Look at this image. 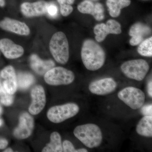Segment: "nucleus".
Returning <instances> with one entry per match:
<instances>
[{
	"label": "nucleus",
	"mask_w": 152,
	"mask_h": 152,
	"mask_svg": "<svg viewBox=\"0 0 152 152\" xmlns=\"http://www.w3.org/2000/svg\"><path fill=\"white\" fill-rule=\"evenodd\" d=\"M81 55L83 64L88 70H97L103 66L105 61L106 53L104 49L91 39L83 42Z\"/></svg>",
	"instance_id": "f257e3e1"
},
{
	"label": "nucleus",
	"mask_w": 152,
	"mask_h": 152,
	"mask_svg": "<svg viewBox=\"0 0 152 152\" xmlns=\"http://www.w3.org/2000/svg\"><path fill=\"white\" fill-rule=\"evenodd\" d=\"M74 134L82 143L90 148L99 146L103 140L102 131L94 124H88L77 126L74 130Z\"/></svg>",
	"instance_id": "f03ea898"
},
{
	"label": "nucleus",
	"mask_w": 152,
	"mask_h": 152,
	"mask_svg": "<svg viewBox=\"0 0 152 152\" xmlns=\"http://www.w3.org/2000/svg\"><path fill=\"white\" fill-rule=\"evenodd\" d=\"M49 47L51 53L57 62L62 64L67 63L69 57V42L64 33H55L50 41Z\"/></svg>",
	"instance_id": "7ed1b4c3"
},
{
	"label": "nucleus",
	"mask_w": 152,
	"mask_h": 152,
	"mask_svg": "<svg viewBox=\"0 0 152 152\" xmlns=\"http://www.w3.org/2000/svg\"><path fill=\"white\" fill-rule=\"evenodd\" d=\"M121 70L126 77L137 81L142 80L149 70L150 66L145 60H130L123 63Z\"/></svg>",
	"instance_id": "20e7f679"
},
{
	"label": "nucleus",
	"mask_w": 152,
	"mask_h": 152,
	"mask_svg": "<svg viewBox=\"0 0 152 152\" xmlns=\"http://www.w3.org/2000/svg\"><path fill=\"white\" fill-rule=\"evenodd\" d=\"M79 111L77 104L69 103L52 107L47 113V117L52 122L59 124L75 116Z\"/></svg>",
	"instance_id": "39448f33"
},
{
	"label": "nucleus",
	"mask_w": 152,
	"mask_h": 152,
	"mask_svg": "<svg viewBox=\"0 0 152 152\" xmlns=\"http://www.w3.org/2000/svg\"><path fill=\"white\" fill-rule=\"evenodd\" d=\"M75 79L74 73L62 67H54L44 75L45 81L51 86L69 85Z\"/></svg>",
	"instance_id": "423d86ee"
},
{
	"label": "nucleus",
	"mask_w": 152,
	"mask_h": 152,
	"mask_svg": "<svg viewBox=\"0 0 152 152\" xmlns=\"http://www.w3.org/2000/svg\"><path fill=\"white\" fill-rule=\"evenodd\" d=\"M118 97L133 110L142 107L145 99V94L142 90L133 87H126L120 91Z\"/></svg>",
	"instance_id": "0eeeda50"
},
{
	"label": "nucleus",
	"mask_w": 152,
	"mask_h": 152,
	"mask_svg": "<svg viewBox=\"0 0 152 152\" xmlns=\"http://www.w3.org/2000/svg\"><path fill=\"white\" fill-rule=\"evenodd\" d=\"M34 127V118L27 113L21 114L19 119V124L15 129L13 135L19 140H24L31 135Z\"/></svg>",
	"instance_id": "6e6552de"
},
{
	"label": "nucleus",
	"mask_w": 152,
	"mask_h": 152,
	"mask_svg": "<svg viewBox=\"0 0 152 152\" xmlns=\"http://www.w3.org/2000/svg\"><path fill=\"white\" fill-rule=\"evenodd\" d=\"M32 102L28 108L29 112L32 115H37L43 110L46 104L45 93L43 87L36 86L31 91Z\"/></svg>",
	"instance_id": "1a4fd4ad"
},
{
	"label": "nucleus",
	"mask_w": 152,
	"mask_h": 152,
	"mask_svg": "<svg viewBox=\"0 0 152 152\" xmlns=\"http://www.w3.org/2000/svg\"><path fill=\"white\" fill-rule=\"evenodd\" d=\"M117 87V83L113 79L106 78L92 82L89 89L93 94L103 96L113 92Z\"/></svg>",
	"instance_id": "9d476101"
},
{
	"label": "nucleus",
	"mask_w": 152,
	"mask_h": 152,
	"mask_svg": "<svg viewBox=\"0 0 152 152\" xmlns=\"http://www.w3.org/2000/svg\"><path fill=\"white\" fill-rule=\"evenodd\" d=\"M0 28L21 36L29 35L31 32L29 28L25 23L9 18H5L0 21Z\"/></svg>",
	"instance_id": "9b49d317"
},
{
	"label": "nucleus",
	"mask_w": 152,
	"mask_h": 152,
	"mask_svg": "<svg viewBox=\"0 0 152 152\" xmlns=\"http://www.w3.org/2000/svg\"><path fill=\"white\" fill-rule=\"evenodd\" d=\"M0 51L7 58L15 59L21 57L24 50L21 46L16 44L7 38L0 40Z\"/></svg>",
	"instance_id": "f8f14e48"
},
{
	"label": "nucleus",
	"mask_w": 152,
	"mask_h": 152,
	"mask_svg": "<svg viewBox=\"0 0 152 152\" xmlns=\"http://www.w3.org/2000/svg\"><path fill=\"white\" fill-rule=\"evenodd\" d=\"M48 5L47 2L43 1L34 3L26 2L21 5V12L27 18L40 16L46 13Z\"/></svg>",
	"instance_id": "ddd939ff"
},
{
	"label": "nucleus",
	"mask_w": 152,
	"mask_h": 152,
	"mask_svg": "<svg viewBox=\"0 0 152 152\" xmlns=\"http://www.w3.org/2000/svg\"><path fill=\"white\" fill-rule=\"evenodd\" d=\"M1 77L4 79L2 84L7 92L13 95L18 89L17 75L13 67L8 66L3 69L0 73Z\"/></svg>",
	"instance_id": "4468645a"
},
{
	"label": "nucleus",
	"mask_w": 152,
	"mask_h": 152,
	"mask_svg": "<svg viewBox=\"0 0 152 152\" xmlns=\"http://www.w3.org/2000/svg\"><path fill=\"white\" fill-rule=\"evenodd\" d=\"M30 63L31 68L37 74L42 75L55 66L54 62L51 60L41 59L37 55L33 54L30 56Z\"/></svg>",
	"instance_id": "2eb2a0df"
},
{
	"label": "nucleus",
	"mask_w": 152,
	"mask_h": 152,
	"mask_svg": "<svg viewBox=\"0 0 152 152\" xmlns=\"http://www.w3.org/2000/svg\"><path fill=\"white\" fill-rule=\"evenodd\" d=\"M136 132L140 135L152 137V116H144L139 121L136 127Z\"/></svg>",
	"instance_id": "dca6fc26"
},
{
	"label": "nucleus",
	"mask_w": 152,
	"mask_h": 152,
	"mask_svg": "<svg viewBox=\"0 0 152 152\" xmlns=\"http://www.w3.org/2000/svg\"><path fill=\"white\" fill-rule=\"evenodd\" d=\"M42 152H63L61 138L57 132H54L51 134L50 141L47 144L42 150Z\"/></svg>",
	"instance_id": "f3484780"
},
{
	"label": "nucleus",
	"mask_w": 152,
	"mask_h": 152,
	"mask_svg": "<svg viewBox=\"0 0 152 152\" xmlns=\"http://www.w3.org/2000/svg\"><path fill=\"white\" fill-rule=\"evenodd\" d=\"M18 88L21 90L28 88L35 82V78L31 74L27 72L19 73L17 76Z\"/></svg>",
	"instance_id": "a211bd4d"
},
{
	"label": "nucleus",
	"mask_w": 152,
	"mask_h": 152,
	"mask_svg": "<svg viewBox=\"0 0 152 152\" xmlns=\"http://www.w3.org/2000/svg\"><path fill=\"white\" fill-rule=\"evenodd\" d=\"M151 33V28L147 25L140 23H136L131 27L129 34L131 37L144 38Z\"/></svg>",
	"instance_id": "6ab92c4d"
},
{
	"label": "nucleus",
	"mask_w": 152,
	"mask_h": 152,
	"mask_svg": "<svg viewBox=\"0 0 152 152\" xmlns=\"http://www.w3.org/2000/svg\"><path fill=\"white\" fill-rule=\"evenodd\" d=\"M139 45L137 48V52L139 54L143 56L152 57V37L143 41Z\"/></svg>",
	"instance_id": "aec40b11"
},
{
	"label": "nucleus",
	"mask_w": 152,
	"mask_h": 152,
	"mask_svg": "<svg viewBox=\"0 0 152 152\" xmlns=\"http://www.w3.org/2000/svg\"><path fill=\"white\" fill-rule=\"evenodd\" d=\"M94 33L96 40L99 42H103L110 33L105 24L101 23L96 25L94 28Z\"/></svg>",
	"instance_id": "412c9836"
},
{
	"label": "nucleus",
	"mask_w": 152,
	"mask_h": 152,
	"mask_svg": "<svg viewBox=\"0 0 152 152\" xmlns=\"http://www.w3.org/2000/svg\"><path fill=\"white\" fill-rule=\"evenodd\" d=\"M106 5L108 8L109 14L113 18H117L120 15L122 9L117 0H107Z\"/></svg>",
	"instance_id": "4be33fe9"
},
{
	"label": "nucleus",
	"mask_w": 152,
	"mask_h": 152,
	"mask_svg": "<svg viewBox=\"0 0 152 152\" xmlns=\"http://www.w3.org/2000/svg\"><path fill=\"white\" fill-rule=\"evenodd\" d=\"M95 4L93 1L85 0L80 3L77 6L79 12L81 13L89 14L92 15L94 10Z\"/></svg>",
	"instance_id": "5701e85b"
},
{
	"label": "nucleus",
	"mask_w": 152,
	"mask_h": 152,
	"mask_svg": "<svg viewBox=\"0 0 152 152\" xmlns=\"http://www.w3.org/2000/svg\"><path fill=\"white\" fill-rule=\"evenodd\" d=\"M13 95L7 92L3 87L2 84L0 87V102L5 106H10L13 103Z\"/></svg>",
	"instance_id": "b1692460"
},
{
	"label": "nucleus",
	"mask_w": 152,
	"mask_h": 152,
	"mask_svg": "<svg viewBox=\"0 0 152 152\" xmlns=\"http://www.w3.org/2000/svg\"><path fill=\"white\" fill-rule=\"evenodd\" d=\"M106 25L108 29L110 34L118 35L121 33V25L117 21L114 20H108Z\"/></svg>",
	"instance_id": "393cba45"
},
{
	"label": "nucleus",
	"mask_w": 152,
	"mask_h": 152,
	"mask_svg": "<svg viewBox=\"0 0 152 152\" xmlns=\"http://www.w3.org/2000/svg\"><path fill=\"white\" fill-rule=\"evenodd\" d=\"M93 17L98 21H101L104 18L103 6L101 3L95 4L94 10L92 15Z\"/></svg>",
	"instance_id": "a878e982"
},
{
	"label": "nucleus",
	"mask_w": 152,
	"mask_h": 152,
	"mask_svg": "<svg viewBox=\"0 0 152 152\" xmlns=\"http://www.w3.org/2000/svg\"><path fill=\"white\" fill-rule=\"evenodd\" d=\"M63 151L64 152H88L87 149L85 148L76 149L73 145L69 141L66 140L63 143Z\"/></svg>",
	"instance_id": "bb28decb"
},
{
	"label": "nucleus",
	"mask_w": 152,
	"mask_h": 152,
	"mask_svg": "<svg viewBox=\"0 0 152 152\" xmlns=\"http://www.w3.org/2000/svg\"><path fill=\"white\" fill-rule=\"evenodd\" d=\"M60 6V12L63 16H68L73 11V8L70 5L62 4Z\"/></svg>",
	"instance_id": "cd10ccee"
},
{
	"label": "nucleus",
	"mask_w": 152,
	"mask_h": 152,
	"mask_svg": "<svg viewBox=\"0 0 152 152\" xmlns=\"http://www.w3.org/2000/svg\"><path fill=\"white\" fill-rule=\"evenodd\" d=\"M47 13L51 18H56L58 15V7L54 4H48L47 7Z\"/></svg>",
	"instance_id": "c85d7f7f"
},
{
	"label": "nucleus",
	"mask_w": 152,
	"mask_h": 152,
	"mask_svg": "<svg viewBox=\"0 0 152 152\" xmlns=\"http://www.w3.org/2000/svg\"><path fill=\"white\" fill-rule=\"evenodd\" d=\"M142 114L144 116H152V105L151 104L144 106L141 110Z\"/></svg>",
	"instance_id": "c756f323"
},
{
	"label": "nucleus",
	"mask_w": 152,
	"mask_h": 152,
	"mask_svg": "<svg viewBox=\"0 0 152 152\" xmlns=\"http://www.w3.org/2000/svg\"><path fill=\"white\" fill-rule=\"evenodd\" d=\"M144 38L137 37H132L130 40V44L132 46H137L143 41Z\"/></svg>",
	"instance_id": "7c9ffc66"
},
{
	"label": "nucleus",
	"mask_w": 152,
	"mask_h": 152,
	"mask_svg": "<svg viewBox=\"0 0 152 152\" xmlns=\"http://www.w3.org/2000/svg\"><path fill=\"white\" fill-rule=\"evenodd\" d=\"M117 1L119 3L122 9L129 6L131 3V0H117Z\"/></svg>",
	"instance_id": "2f4dec72"
},
{
	"label": "nucleus",
	"mask_w": 152,
	"mask_h": 152,
	"mask_svg": "<svg viewBox=\"0 0 152 152\" xmlns=\"http://www.w3.org/2000/svg\"><path fill=\"white\" fill-rule=\"evenodd\" d=\"M8 145V142L6 139L0 138V149H4Z\"/></svg>",
	"instance_id": "473e14b6"
},
{
	"label": "nucleus",
	"mask_w": 152,
	"mask_h": 152,
	"mask_svg": "<svg viewBox=\"0 0 152 152\" xmlns=\"http://www.w3.org/2000/svg\"><path fill=\"white\" fill-rule=\"evenodd\" d=\"M57 1L60 5L66 4L70 5L73 4L75 1V0H57Z\"/></svg>",
	"instance_id": "72a5a7b5"
},
{
	"label": "nucleus",
	"mask_w": 152,
	"mask_h": 152,
	"mask_svg": "<svg viewBox=\"0 0 152 152\" xmlns=\"http://www.w3.org/2000/svg\"><path fill=\"white\" fill-rule=\"evenodd\" d=\"M148 95L151 98L152 97V81L149 82L148 85Z\"/></svg>",
	"instance_id": "f704fd0d"
},
{
	"label": "nucleus",
	"mask_w": 152,
	"mask_h": 152,
	"mask_svg": "<svg viewBox=\"0 0 152 152\" xmlns=\"http://www.w3.org/2000/svg\"><path fill=\"white\" fill-rule=\"evenodd\" d=\"M5 5V0H0V7H3Z\"/></svg>",
	"instance_id": "c9c22d12"
},
{
	"label": "nucleus",
	"mask_w": 152,
	"mask_h": 152,
	"mask_svg": "<svg viewBox=\"0 0 152 152\" xmlns=\"http://www.w3.org/2000/svg\"><path fill=\"white\" fill-rule=\"evenodd\" d=\"M4 152H13V151L12 149H11V148H7V149L5 150L4 151Z\"/></svg>",
	"instance_id": "e433bc0d"
},
{
	"label": "nucleus",
	"mask_w": 152,
	"mask_h": 152,
	"mask_svg": "<svg viewBox=\"0 0 152 152\" xmlns=\"http://www.w3.org/2000/svg\"><path fill=\"white\" fill-rule=\"evenodd\" d=\"M3 112V109L2 108L1 106L0 105V116L1 115L2 113Z\"/></svg>",
	"instance_id": "4c0bfd02"
},
{
	"label": "nucleus",
	"mask_w": 152,
	"mask_h": 152,
	"mask_svg": "<svg viewBox=\"0 0 152 152\" xmlns=\"http://www.w3.org/2000/svg\"><path fill=\"white\" fill-rule=\"evenodd\" d=\"M3 124V121H2V120L1 119H0V127L1 126H2Z\"/></svg>",
	"instance_id": "58836bf2"
},
{
	"label": "nucleus",
	"mask_w": 152,
	"mask_h": 152,
	"mask_svg": "<svg viewBox=\"0 0 152 152\" xmlns=\"http://www.w3.org/2000/svg\"><path fill=\"white\" fill-rule=\"evenodd\" d=\"M1 76H0V87H1V85H2L1 82Z\"/></svg>",
	"instance_id": "ea45409f"
},
{
	"label": "nucleus",
	"mask_w": 152,
	"mask_h": 152,
	"mask_svg": "<svg viewBox=\"0 0 152 152\" xmlns=\"http://www.w3.org/2000/svg\"><path fill=\"white\" fill-rule=\"evenodd\" d=\"M87 1H97L98 0H87Z\"/></svg>",
	"instance_id": "a19ab883"
}]
</instances>
